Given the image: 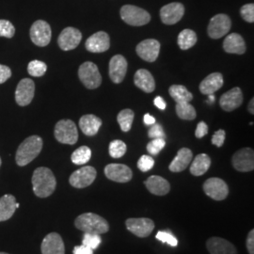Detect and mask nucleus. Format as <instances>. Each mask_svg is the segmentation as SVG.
Wrapping results in <instances>:
<instances>
[{
	"instance_id": "f257e3e1",
	"label": "nucleus",
	"mask_w": 254,
	"mask_h": 254,
	"mask_svg": "<svg viewBox=\"0 0 254 254\" xmlns=\"http://www.w3.org/2000/svg\"><path fill=\"white\" fill-rule=\"evenodd\" d=\"M32 186L34 194L39 198H47L53 194L57 180L52 171L46 167L38 168L32 175Z\"/></svg>"
},
{
	"instance_id": "f03ea898",
	"label": "nucleus",
	"mask_w": 254,
	"mask_h": 254,
	"mask_svg": "<svg viewBox=\"0 0 254 254\" xmlns=\"http://www.w3.org/2000/svg\"><path fill=\"white\" fill-rule=\"evenodd\" d=\"M43 139L39 136H30L26 138L20 145L15 154V161L20 167L27 166L32 162L42 152Z\"/></svg>"
},
{
	"instance_id": "7ed1b4c3",
	"label": "nucleus",
	"mask_w": 254,
	"mask_h": 254,
	"mask_svg": "<svg viewBox=\"0 0 254 254\" xmlns=\"http://www.w3.org/2000/svg\"><path fill=\"white\" fill-rule=\"evenodd\" d=\"M74 225L85 234L102 235L109 230V222L94 213H85L78 216L74 221Z\"/></svg>"
},
{
	"instance_id": "20e7f679",
	"label": "nucleus",
	"mask_w": 254,
	"mask_h": 254,
	"mask_svg": "<svg viewBox=\"0 0 254 254\" xmlns=\"http://www.w3.org/2000/svg\"><path fill=\"white\" fill-rule=\"evenodd\" d=\"M54 135L56 139L63 144L73 145L78 139L77 127L71 120H62L58 122L55 127Z\"/></svg>"
},
{
	"instance_id": "39448f33",
	"label": "nucleus",
	"mask_w": 254,
	"mask_h": 254,
	"mask_svg": "<svg viewBox=\"0 0 254 254\" xmlns=\"http://www.w3.org/2000/svg\"><path fill=\"white\" fill-rule=\"evenodd\" d=\"M121 17L130 26L141 27L151 21V15L145 9L133 5H125L121 9Z\"/></svg>"
},
{
	"instance_id": "423d86ee",
	"label": "nucleus",
	"mask_w": 254,
	"mask_h": 254,
	"mask_svg": "<svg viewBox=\"0 0 254 254\" xmlns=\"http://www.w3.org/2000/svg\"><path fill=\"white\" fill-rule=\"evenodd\" d=\"M78 76L82 84L90 90L97 89L102 83V76L97 65L91 62H86L80 65Z\"/></svg>"
},
{
	"instance_id": "0eeeda50",
	"label": "nucleus",
	"mask_w": 254,
	"mask_h": 254,
	"mask_svg": "<svg viewBox=\"0 0 254 254\" xmlns=\"http://www.w3.org/2000/svg\"><path fill=\"white\" fill-rule=\"evenodd\" d=\"M29 34L34 45L40 47H45L48 46L51 41L52 30L47 22L44 20H38L30 27Z\"/></svg>"
},
{
	"instance_id": "6e6552de",
	"label": "nucleus",
	"mask_w": 254,
	"mask_h": 254,
	"mask_svg": "<svg viewBox=\"0 0 254 254\" xmlns=\"http://www.w3.org/2000/svg\"><path fill=\"white\" fill-rule=\"evenodd\" d=\"M231 27L232 21L228 15L223 13L217 14L210 20L207 28L209 37L215 40L220 39L228 34Z\"/></svg>"
},
{
	"instance_id": "1a4fd4ad",
	"label": "nucleus",
	"mask_w": 254,
	"mask_h": 254,
	"mask_svg": "<svg viewBox=\"0 0 254 254\" xmlns=\"http://www.w3.org/2000/svg\"><path fill=\"white\" fill-rule=\"evenodd\" d=\"M97 175L96 170L91 166H85L75 171L70 176V185L75 189H84L94 182Z\"/></svg>"
},
{
	"instance_id": "9d476101",
	"label": "nucleus",
	"mask_w": 254,
	"mask_h": 254,
	"mask_svg": "<svg viewBox=\"0 0 254 254\" xmlns=\"http://www.w3.org/2000/svg\"><path fill=\"white\" fill-rule=\"evenodd\" d=\"M203 191L211 199L223 200L227 198L229 189L227 184L220 178H209L203 184Z\"/></svg>"
},
{
	"instance_id": "9b49d317",
	"label": "nucleus",
	"mask_w": 254,
	"mask_h": 254,
	"mask_svg": "<svg viewBox=\"0 0 254 254\" xmlns=\"http://www.w3.org/2000/svg\"><path fill=\"white\" fill-rule=\"evenodd\" d=\"M127 230L133 235L144 238L154 231V222L150 218H128L126 222Z\"/></svg>"
},
{
	"instance_id": "f8f14e48",
	"label": "nucleus",
	"mask_w": 254,
	"mask_h": 254,
	"mask_svg": "<svg viewBox=\"0 0 254 254\" xmlns=\"http://www.w3.org/2000/svg\"><path fill=\"white\" fill-rule=\"evenodd\" d=\"M233 166L238 172L248 173L254 169V152L251 148H243L233 156Z\"/></svg>"
},
{
	"instance_id": "ddd939ff",
	"label": "nucleus",
	"mask_w": 254,
	"mask_h": 254,
	"mask_svg": "<svg viewBox=\"0 0 254 254\" xmlns=\"http://www.w3.org/2000/svg\"><path fill=\"white\" fill-rule=\"evenodd\" d=\"M82 40V33L74 27L64 28L58 39V44L64 51H70L79 46Z\"/></svg>"
},
{
	"instance_id": "4468645a",
	"label": "nucleus",
	"mask_w": 254,
	"mask_h": 254,
	"mask_svg": "<svg viewBox=\"0 0 254 254\" xmlns=\"http://www.w3.org/2000/svg\"><path fill=\"white\" fill-rule=\"evenodd\" d=\"M35 83L32 79L24 78L19 82L15 91V101L21 107L29 105L34 97Z\"/></svg>"
},
{
	"instance_id": "2eb2a0df",
	"label": "nucleus",
	"mask_w": 254,
	"mask_h": 254,
	"mask_svg": "<svg viewBox=\"0 0 254 254\" xmlns=\"http://www.w3.org/2000/svg\"><path fill=\"white\" fill-rule=\"evenodd\" d=\"M137 55L145 62L154 63L160 52V43L154 39H148L140 42L136 48Z\"/></svg>"
},
{
	"instance_id": "dca6fc26",
	"label": "nucleus",
	"mask_w": 254,
	"mask_h": 254,
	"mask_svg": "<svg viewBox=\"0 0 254 254\" xmlns=\"http://www.w3.org/2000/svg\"><path fill=\"white\" fill-rule=\"evenodd\" d=\"M185 14V7L179 2L165 5L160 9V18L165 25H174L178 23Z\"/></svg>"
},
{
	"instance_id": "f3484780",
	"label": "nucleus",
	"mask_w": 254,
	"mask_h": 254,
	"mask_svg": "<svg viewBox=\"0 0 254 254\" xmlns=\"http://www.w3.org/2000/svg\"><path fill=\"white\" fill-rule=\"evenodd\" d=\"M105 174L108 179L117 183H127L133 177L130 168L124 164H109L105 168Z\"/></svg>"
},
{
	"instance_id": "a211bd4d",
	"label": "nucleus",
	"mask_w": 254,
	"mask_h": 254,
	"mask_svg": "<svg viewBox=\"0 0 254 254\" xmlns=\"http://www.w3.org/2000/svg\"><path fill=\"white\" fill-rule=\"evenodd\" d=\"M110 40L109 34L105 31H98L92 34L85 43V47L91 53H103L109 50Z\"/></svg>"
},
{
	"instance_id": "6ab92c4d",
	"label": "nucleus",
	"mask_w": 254,
	"mask_h": 254,
	"mask_svg": "<svg viewBox=\"0 0 254 254\" xmlns=\"http://www.w3.org/2000/svg\"><path fill=\"white\" fill-rule=\"evenodd\" d=\"M127 61L122 55L112 57L109 62V76L111 80L119 84L125 79L127 72Z\"/></svg>"
},
{
	"instance_id": "aec40b11",
	"label": "nucleus",
	"mask_w": 254,
	"mask_h": 254,
	"mask_svg": "<svg viewBox=\"0 0 254 254\" xmlns=\"http://www.w3.org/2000/svg\"><path fill=\"white\" fill-rule=\"evenodd\" d=\"M42 254H65V247L62 236L50 233L44 238L41 245Z\"/></svg>"
},
{
	"instance_id": "412c9836",
	"label": "nucleus",
	"mask_w": 254,
	"mask_h": 254,
	"mask_svg": "<svg viewBox=\"0 0 254 254\" xmlns=\"http://www.w3.org/2000/svg\"><path fill=\"white\" fill-rule=\"evenodd\" d=\"M243 103V93L240 88L236 87L222 94L219 99V105L221 109L225 111H233L239 108Z\"/></svg>"
},
{
	"instance_id": "4be33fe9",
	"label": "nucleus",
	"mask_w": 254,
	"mask_h": 254,
	"mask_svg": "<svg viewBox=\"0 0 254 254\" xmlns=\"http://www.w3.org/2000/svg\"><path fill=\"white\" fill-rule=\"evenodd\" d=\"M206 247L211 254H237L235 245L220 237L209 238Z\"/></svg>"
},
{
	"instance_id": "5701e85b",
	"label": "nucleus",
	"mask_w": 254,
	"mask_h": 254,
	"mask_svg": "<svg viewBox=\"0 0 254 254\" xmlns=\"http://www.w3.org/2000/svg\"><path fill=\"white\" fill-rule=\"evenodd\" d=\"M144 185L148 190L156 196H164L168 194L171 190L170 183L164 179L163 177L157 175L150 176L144 182Z\"/></svg>"
},
{
	"instance_id": "b1692460",
	"label": "nucleus",
	"mask_w": 254,
	"mask_h": 254,
	"mask_svg": "<svg viewBox=\"0 0 254 254\" xmlns=\"http://www.w3.org/2000/svg\"><path fill=\"white\" fill-rule=\"evenodd\" d=\"M192 157H193V154L190 149L182 148L178 151L177 155L174 157L172 163L170 164L169 166L170 171L173 173H181L183 171H185L190 164Z\"/></svg>"
},
{
	"instance_id": "393cba45",
	"label": "nucleus",
	"mask_w": 254,
	"mask_h": 254,
	"mask_svg": "<svg viewBox=\"0 0 254 254\" xmlns=\"http://www.w3.org/2000/svg\"><path fill=\"white\" fill-rule=\"evenodd\" d=\"M223 48L229 54L243 55L246 52V44L244 39L238 33L229 34L224 42Z\"/></svg>"
},
{
	"instance_id": "a878e982",
	"label": "nucleus",
	"mask_w": 254,
	"mask_h": 254,
	"mask_svg": "<svg viewBox=\"0 0 254 254\" xmlns=\"http://www.w3.org/2000/svg\"><path fill=\"white\" fill-rule=\"evenodd\" d=\"M223 86V76L220 73H213L200 82V91L202 94H214Z\"/></svg>"
},
{
	"instance_id": "bb28decb",
	"label": "nucleus",
	"mask_w": 254,
	"mask_h": 254,
	"mask_svg": "<svg viewBox=\"0 0 254 254\" xmlns=\"http://www.w3.org/2000/svg\"><path fill=\"white\" fill-rule=\"evenodd\" d=\"M102 126V120L99 117L88 114L82 116L79 120V127L86 136H95Z\"/></svg>"
},
{
	"instance_id": "cd10ccee",
	"label": "nucleus",
	"mask_w": 254,
	"mask_h": 254,
	"mask_svg": "<svg viewBox=\"0 0 254 254\" xmlns=\"http://www.w3.org/2000/svg\"><path fill=\"white\" fill-rule=\"evenodd\" d=\"M134 83L136 87L146 92L151 93L155 89V82L152 73L145 69L138 70L134 76Z\"/></svg>"
},
{
	"instance_id": "c85d7f7f",
	"label": "nucleus",
	"mask_w": 254,
	"mask_h": 254,
	"mask_svg": "<svg viewBox=\"0 0 254 254\" xmlns=\"http://www.w3.org/2000/svg\"><path fill=\"white\" fill-rule=\"evenodd\" d=\"M16 199L10 194L0 198V222L6 221L13 216L16 210Z\"/></svg>"
},
{
	"instance_id": "c756f323",
	"label": "nucleus",
	"mask_w": 254,
	"mask_h": 254,
	"mask_svg": "<svg viewBox=\"0 0 254 254\" xmlns=\"http://www.w3.org/2000/svg\"><path fill=\"white\" fill-rule=\"evenodd\" d=\"M211 166V158L206 154H198L190 165V173L194 176H201L207 173Z\"/></svg>"
},
{
	"instance_id": "7c9ffc66",
	"label": "nucleus",
	"mask_w": 254,
	"mask_h": 254,
	"mask_svg": "<svg viewBox=\"0 0 254 254\" xmlns=\"http://www.w3.org/2000/svg\"><path fill=\"white\" fill-rule=\"evenodd\" d=\"M170 95L177 104L179 103H190L193 99V95L183 85H173L169 89Z\"/></svg>"
},
{
	"instance_id": "2f4dec72",
	"label": "nucleus",
	"mask_w": 254,
	"mask_h": 254,
	"mask_svg": "<svg viewBox=\"0 0 254 254\" xmlns=\"http://www.w3.org/2000/svg\"><path fill=\"white\" fill-rule=\"evenodd\" d=\"M197 35L192 29H184L178 36V46L182 50H188L196 45Z\"/></svg>"
},
{
	"instance_id": "473e14b6",
	"label": "nucleus",
	"mask_w": 254,
	"mask_h": 254,
	"mask_svg": "<svg viewBox=\"0 0 254 254\" xmlns=\"http://www.w3.org/2000/svg\"><path fill=\"white\" fill-rule=\"evenodd\" d=\"M134 117H135V113L131 109H123L119 113L117 121H118L122 131H124V132L130 131L133 121H134Z\"/></svg>"
},
{
	"instance_id": "72a5a7b5",
	"label": "nucleus",
	"mask_w": 254,
	"mask_h": 254,
	"mask_svg": "<svg viewBox=\"0 0 254 254\" xmlns=\"http://www.w3.org/2000/svg\"><path fill=\"white\" fill-rule=\"evenodd\" d=\"M91 158V150L88 146H81L77 148L72 155L71 160L75 165H84L88 163Z\"/></svg>"
},
{
	"instance_id": "f704fd0d",
	"label": "nucleus",
	"mask_w": 254,
	"mask_h": 254,
	"mask_svg": "<svg viewBox=\"0 0 254 254\" xmlns=\"http://www.w3.org/2000/svg\"><path fill=\"white\" fill-rule=\"evenodd\" d=\"M176 113L182 120H194L196 118V110L190 103H179L176 104Z\"/></svg>"
},
{
	"instance_id": "c9c22d12",
	"label": "nucleus",
	"mask_w": 254,
	"mask_h": 254,
	"mask_svg": "<svg viewBox=\"0 0 254 254\" xmlns=\"http://www.w3.org/2000/svg\"><path fill=\"white\" fill-rule=\"evenodd\" d=\"M47 71V65L44 62L34 60L27 65V73L34 77L43 76Z\"/></svg>"
},
{
	"instance_id": "e433bc0d",
	"label": "nucleus",
	"mask_w": 254,
	"mask_h": 254,
	"mask_svg": "<svg viewBox=\"0 0 254 254\" xmlns=\"http://www.w3.org/2000/svg\"><path fill=\"white\" fill-rule=\"evenodd\" d=\"M127 144L122 140H113L109 143V152L111 157L120 158L127 153Z\"/></svg>"
},
{
	"instance_id": "4c0bfd02",
	"label": "nucleus",
	"mask_w": 254,
	"mask_h": 254,
	"mask_svg": "<svg viewBox=\"0 0 254 254\" xmlns=\"http://www.w3.org/2000/svg\"><path fill=\"white\" fill-rule=\"evenodd\" d=\"M102 242V238L100 235H94V234H84L82 245L87 246L91 248V250L97 249Z\"/></svg>"
},
{
	"instance_id": "58836bf2",
	"label": "nucleus",
	"mask_w": 254,
	"mask_h": 254,
	"mask_svg": "<svg viewBox=\"0 0 254 254\" xmlns=\"http://www.w3.org/2000/svg\"><path fill=\"white\" fill-rule=\"evenodd\" d=\"M166 146L165 138H154L147 145V151L150 154L157 155Z\"/></svg>"
},
{
	"instance_id": "ea45409f",
	"label": "nucleus",
	"mask_w": 254,
	"mask_h": 254,
	"mask_svg": "<svg viewBox=\"0 0 254 254\" xmlns=\"http://www.w3.org/2000/svg\"><path fill=\"white\" fill-rule=\"evenodd\" d=\"M15 34V27L8 21L0 19V37H5L10 39Z\"/></svg>"
},
{
	"instance_id": "a19ab883",
	"label": "nucleus",
	"mask_w": 254,
	"mask_h": 254,
	"mask_svg": "<svg viewBox=\"0 0 254 254\" xmlns=\"http://www.w3.org/2000/svg\"><path fill=\"white\" fill-rule=\"evenodd\" d=\"M155 238H156L157 240L161 241L162 243H166V244L172 246V247H176V246L178 245V241H177L176 237L173 236V234L170 233V232L159 231V232L156 234Z\"/></svg>"
},
{
	"instance_id": "79ce46f5",
	"label": "nucleus",
	"mask_w": 254,
	"mask_h": 254,
	"mask_svg": "<svg viewBox=\"0 0 254 254\" xmlns=\"http://www.w3.org/2000/svg\"><path fill=\"white\" fill-rule=\"evenodd\" d=\"M154 158L150 155H142L138 161H137V168L142 172V173H147L150 170L154 168Z\"/></svg>"
},
{
	"instance_id": "37998d69",
	"label": "nucleus",
	"mask_w": 254,
	"mask_h": 254,
	"mask_svg": "<svg viewBox=\"0 0 254 254\" xmlns=\"http://www.w3.org/2000/svg\"><path fill=\"white\" fill-rule=\"evenodd\" d=\"M240 13L242 18L245 20L248 23H254V5L253 3L246 4L241 9Z\"/></svg>"
},
{
	"instance_id": "c03bdc74",
	"label": "nucleus",
	"mask_w": 254,
	"mask_h": 254,
	"mask_svg": "<svg viewBox=\"0 0 254 254\" xmlns=\"http://www.w3.org/2000/svg\"><path fill=\"white\" fill-rule=\"evenodd\" d=\"M148 136L150 138H166V134L164 131L163 127L159 124H154L152 127L149 129Z\"/></svg>"
},
{
	"instance_id": "a18cd8bd",
	"label": "nucleus",
	"mask_w": 254,
	"mask_h": 254,
	"mask_svg": "<svg viewBox=\"0 0 254 254\" xmlns=\"http://www.w3.org/2000/svg\"><path fill=\"white\" fill-rule=\"evenodd\" d=\"M225 136H226L225 131L222 129H219L212 136V144H214L217 147H221L224 144Z\"/></svg>"
},
{
	"instance_id": "49530a36",
	"label": "nucleus",
	"mask_w": 254,
	"mask_h": 254,
	"mask_svg": "<svg viewBox=\"0 0 254 254\" xmlns=\"http://www.w3.org/2000/svg\"><path fill=\"white\" fill-rule=\"evenodd\" d=\"M11 76V70L6 65L0 64V84H3Z\"/></svg>"
},
{
	"instance_id": "de8ad7c7",
	"label": "nucleus",
	"mask_w": 254,
	"mask_h": 254,
	"mask_svg": "<svg viewBox=\"0 0 254 254\" xmlns=\"http://www.w3.org/2000/svg\"><path fill=\"white\" fill-rule=\"evenodd\" d=\"M208 134V127L204 122H200L197 126L196 131H195V136L198 138H201Z\"/></svg>"
},
{
	"instance_id": "09e8293b",
	"label": "nucleus",
	"mask_w": 254,
	"mask_h": 254,
	"mask_svg": "<svg viewBox=\"0 0 254 254\" xmlns=\"http://www.w3.org/2000/svg\"><path fill=\"white\" fill-rule=\"evenodd\" d=\"M247 249L250 254H254V230H252L247 238Z\"/></svg>"
},
{
	"instance_id": "8fccbe9b",
	"label": "nucleus",
	"mask_w": 254,
	"mask_h": 254,
	"mask_svg": "<svg viewBox=\"0 0 254 254\" xmlns=\"http://www.w3.org/2000/svg\"><path fill=\"white\" fill-rule=\"evenodd\" d=\"M73 254H93V250L87 246H75L73 248Z\"/></svg>"
},
{
	"instance_id": "3c124183",
	"label": "nucleus",
	"mask_w": 254,
	"mask_h": 254,
	"mask_svg": "<svg viewBox=\"0 0 254 254\" xmlns=\"http://www.w3.org/2000/svg\"><path fill=\"white\" fill-rule=\"evenodd\" d=\"M154 106L157 108V109H161V110H164V109H166V107H167V104H166V102L164 100L163 98L161 97V96H157V97H155L154 100Z\"/></svg>"
},
{
	"instance_id": "603ef678",
	"label": "nucleus",
	"mask_w": 254,
	"mask_h": 254,
	"mask_svg": "<svg viewBox=\"0 0 254 254\" xmlns=\"http://www.w3.org/2000/svg\"><path fill=\"white\" fill-rule=\"evenodd\" d=\"M143 121H144V124H145L146 126H153V125L155 124V119L152 115H150L149 113H147V114L144 115Z\"/></svg>"
},
{
	"instance_id": "864d4df0",
	"label": "nucleus",
	"mask_w": 254,
	"mask_h": 254,
	"mask_svg": "<svg viewBox=\"0 0 254 254\" xmlns=\"http://www.w3.org/2000/svg\"><path fill=\"white\" fill-rule=\"evenodd\" d=\"M254 99L253 98V99L251 100V102H250V104H249V111H250L252 114H254Z\"/></svg>"
},
{
	"instance_id": "5fc2aeb1",
	"label": "nucleus",
	"mask_w": 254,
	"mask_h": 254,
	"mask_svg": "<svg viewBox=\"0 0 254 254\" xmlns=\"http://www.w3.org/2000/svg\"><path fill=\"white\" fill-rule=\"evenodd\" d=\"M209 100L207 101L208 103H214V101H215V96L213 95V94H209Z\"/></svg>"
},
{
	"instance_id": "6e6d98bb",
	"label": "nucleus",
	"mask_w": 254,
	"mask_h": 254,
	"mask_svg": "<svg viewBox=\"0 0 254 254\" xmlns=\"http://www.w3.org/2000/svg\"><path fill=\"white\" fill-rule=\"evenodd\" d=\"M19 206H20V204H19L18 202H16V208H18Z\"/></svg>"
},
{
	"instance_id": "4d7b16f0",
	"label": "nucleus",
	"mask_w": 254,
	"mask_h": 254,
	"mask_svg": "<svg viewBox=\"0 0 254 254\" xmlns=\"http://www.w3.org/2000/svg\"><path fill=\"white\" fill-rule=\"evenodd\" d=\"M0 254H6V253H0Z\"/></svg>"
},
{
	"instance_id": "13d9d810",
	"label": "nucleus",
	"mask_w": 254,
	"mask_h": 254,
	"mask_svg": "<svg viewBox=\"0 0 254 254\" xmlns=\"http://www.w3.org/2000/svg\"><path fill=\"white\" fill-rule=\"evenodd\" d=\"M1 163H2V162H1V157H0V167H1Z\"/></svg>"
}]
</instances>
